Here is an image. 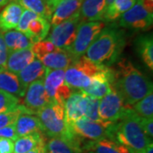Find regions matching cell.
<instances>
[{
  "label": "cell",
  "mask_w": 153,
  "mask_h": 153,
  "mask_svg": "<svg viewBox=\"0 0 153 153\" xmlns=\"http://www.w3.org/2000/svg\"><path fill=\"white\" fill-rule=\"evenodd\" d=\"M112 86L125 105H132L152 93V82L128 59L117 62Z\"/></svg>",
  "instance_id": "6da1fadb"
},
{
  "label": "cell",
  "mask_w": 153,
  "mask_h": 153,
  "mask_svg": "<svg viewBox=\"0 0 153 153\" xmlns=\"http://www.w3.org/2000/svg\"><path fill=\"white\" fill-rule=\"evenodd\" d=\"M124 44L123 31L114 26L105 27L87 49L85 56L95 64L110 67L119 59Z\"/></svg>",
  "instance_id": "7a4b0ae2"
},
{
  "label": "cell",
  "mask_w": 153,
  "mask_h": 153,
  "mask_svg": "<svg viewBox=\"0 0 153 153\" xmlns=\"http://www.w3.org/2000/svg\"><path fill=\"white\" fill-rule=\"evenodd\" d=\"M111 140L128 147L131 153L141 152L152 143L140 126V116L132 109L131 105L126 108L122 118L115 123Z\"/></svg>",
  "instance_id": "3957f363"
},
{
  "label": "cell",
  "mask_w": 153,
  "mask_h": 153,
  "mask_svg": "<svg viewBox=\"0 0 153 153\" xmlns=\"http://www.w3.org/2000/svg\"><path fill=\"white\" fill-rule=\"evenodd\" d=\"M113 69L95 64L85 55L74 60L65 70V80L72 90H82L102 79L113 80Z\"/></svg>",
  "instance_id": "277c9868"
},
{
  "label": "cell",
  "mask_w": 153,
  "mask_h": 153,
  "mask_svg": "<svg viewBox=\"0 0 153 153\" xmlns=\"http://www.w3.org/2000/svg\"><path fill=\"white\" fill-rule=\"evenodd\" d=\"M40 121L42 132L50 138H64L72 140L76 135L71 133L65 122L64 105L49 102L37 114Z\"/></svg>",
  "instance_id": "5b68a950"
},
{
  "label": "cell",
  "mask_w": 153,
  "mask_h": 153,
  "mask_svg": "<svg viewBox=\"0 0 153 153\" xmlns=\"http://www.w3.org/2000/svg\"><path fill=\"white\" fill-rule=\"evenodd\" d=\"M116 123L104 121L94 122L83 117L72 124L71 131L76 136L88 140H98L101 139L111 140Z\"/></svg>",
  "instance_id": "8992f818"
},
{
  "label": "cell",
  "mask_w": 153,
  "mask_h": 153,
  "mask_svg": "<svg viewBox=\"0 0 153 153\" xmlns=\"http://www.w3.org/2000/svg\"><path fill=\"white\" fill-rule=\"evenodd\" d=\"M44 82L49 102L64 105L66 99L72 92V89L67 85L65 80V70L46 68Z\"/></svg>",
  "instance_id": "52a82bcc"
},
{
  "label": "cell",
  "mask_w": 153,
  "mask_h": 153,
  "mask_svg": "<svg viewBox=\"0 0 153 153\" xmlns=\"http://www.w3.org/2000/svg\"><path fill=\"white\" fill-rule=\"evenodd\" d=\"M82 22L80 14H76L70 19L52 27L48 40L58 49L68 52L76 39L78 27Z\"/></svg>",
  "instance_id": "ba28073f"
},
{
  "label": "cell",
  "mask_w": 153,
  "mask_h": 153,
  "mask_svg": "<svg viewBox=\"0 0 153 153\" xmlns=\"http://www.w3.org/2000/svg\"><path fill=\"white\" fill-rule=\"evenodd\" d=\"M105 27V25L103 22H82L78 27L74 43L68 50L74 60H77L85 55L87 49Z\"/></svg>",
  "instance_id": "9c48e42d"
},
{
  "label": "cell",
  "mask_w": 153,
  "mask_h": 153,
  "mask_svg": "<svg viewBox=\"0 0 153 153\" xmlns=\"http://www.w3.org/2000/svg\"><path fill=\"white\" fill-rule=\"evenodd\" d=\"M152 13L144 8L140 0H137L135 4L119 18L118 24L127 29L146 31L152 27Z\"/></svg>",
  "instance_id": "30bf717a"
},
{
  "label": "cell",
  "mask_w": 153,
  "mask_h": 153,
  "mask_svg": "<svg viewBox=\"0 0 153 153\" xmlns=\"http://www.w3.org/2000/svg\"><path fill=\"white\" fill-rule=\"evenodd\" d=\"M128 106L130 105H125L120 95L115 90L114 88H112L109 93L100 100L99 117L100 120L104 122H118Z\"/></svg>",
  "instance_id": "8fae6325"
},
{
  "label": "cell",
  "mask_w": 153,
  "mask_h": 153,
  "mask_svg": "<svg viewBox=\"0 0 153 153\" xmlns=\"http://www.w3.org/2000/svg\"><path fill=\"white\" fill-rule=\"evenodd\" d=\"M22 105L27 114L37 115L38 112L49 103V99L44 88V78L32 82L27 88Z\"/></svg>",
  "instance_id": "7c38bea8"
},
{
  "label": "cell",
  "mask_w": 153,
  "mask_h": 153,
  "mask_svg": "<svg viewBox=\"0 0 153 153\" xmlns=\"http://www.w3.org/2000/svg\"><path fill=\"white\" fill-rule=\"evenodd\" d=\"M84 109L85 94L82 93L81 90H72L64 105L65 122L70 131L72 124L76 120L84 117Z\"/></svg>",
  "instance_id": "4fadbf2b"
},
{
  "label": "cell",
  "mask_w": 153,
  "mask_h": 153,
  "mask_svg": "<svg viewBox=\"0 0 153 153\" xmlns=\"http://www.w3.org/2000/svg\"><path fill=\"white\" fill-rule=\"evenodd\" d=\"M83 0H61L54 9L50 26L54 27L78 14Z\"/></svg>",
  "instance_id": "5bb4252c"
},
{
  "label": "cell",
  "mask_w": 153,
  "mask_h": 153,
  "mask_svg": "<svg viewBox=\"0 0 153 153\" xmlns=\"http://www.w3.org/2000/svg\"><path fill=\"white\" fill-rule=\"evenodd\" d=\"M82 140L79 137L72 140L50 138L46 145L47 153H83Z\"/></svg>",
  "instance_id": "9a60e30c"
},
{
  "label": "cell",
  "mask_w": 153,
  "mask_h": 153,
  "mask_svg": "<svg viewBox=\"0 0 153 153\" xmlns=\"http://www.w3.org/2000/svg\"><path fill=\"white\" fill-rule=\"evenodd\" d=\"M24 9L15 1H11L0 12V31L4 33L16 29Z\"/></svg>",
  "instance_id": "2e32d148"
},
{
  "label": "cell",
  "mask_w": 153,
  "mask_h": 153,
  "mask_svg": "<svg viewBox=\"0 0 153 153\" xmlns=\"http://www.w3.org/2000/svg\"><path fill=\"white\" fill-rule=\"evenodd\" d=\"M106 6L105 0H83L79 11L82 21L102 22Z\"/></svg>",
  "instance_id": "e0dca14e"
},
{
  "label": "cell",
  "mask_w": 153,
  "mask_h": 153,
  "mask_svg": "<svg viewBox=\"0 0 153 153\" xmlns=\"http://www.w3.org/2000/svg\"><path fill=\"white\" fill-rule=\"evenodd\" d=\"M35 59L36 57L33 54L31 47L27 49L11 52L7 60L6 70L17 75L30 63H32Z\"/></svg>",
  "instance_id": "ac0fdd59"
},
{
  "label": "cell",
  "mask_w": 153,
  "mask_h": 153,
  "mask_svg": "<svg viewBox=\"0 0 153 153\" xmlns=\"http://www.w3.org/2000/svg\"><path fill=\"white\" fill-rule=\"evenodd\" d=\"M82 150L93 153H131L128 148L110 139L89 140L82 146Z\"/></svg>",
  "instance_id": "d6986e66"
},
{
  "label": "cell",
  "mask_w": 153,
  "mask_h": 153,
  "mask_svg": "<svg viewBox=\"0 0 153 153\" xmlns=\"http://www.w3.org/2000/svg\"><path fill=\"white\" fill-rule=\"evenodd\" d=\"M38 60H40L46 68L55 69V70H58V69L66 70L75 60L69 52L60 49L56 51L44 55Z\"/></svg>",
  "instance_id": "ffe728a7"
},
{
  "label": "cell",
  "mask_w": 153,
  "mask_h": 153,
  "mask_svg": "<svg viewBox=\"0 0 153 153\" xmlns=\"http://www.w3.org/2000/svg\"><path fill=\"white\" fill-rule=\"evenodd\" d=\"M45 70L46 67L43 65V63L38 59H35L32 63L20 71L17 76L22 86L27 89L32 82L44 78Z\"/></svg>",
  "instance_id": "44dd1931"
},
{
  "label": "cell",
  "mask_w": 153,
  "mask_h": 153,
  "mask_svg": "<svg viewBox=\"0 0 153 153\" xmlns=\"http://www.w3.org/2000/svg\"><path fill=\"white\" fill-rule=\"evenodd\" d=\"M0 90L11 94L17 98H22L27 89L22 86L16 74L4 70L0 71Z\"/></svg>",
  "instance_id": "7402d4cb"
},
{
  "label": "cell",
  "mask_w": 153,
  "mask_h": 153,
  "mask_svg": "<svg viewBox=\"0 0 153 153\" xmlns=\"http://www.w3.org/2000/svg\"><path fill=\"white\" fill-rule=\"evenodd\" d=\"M17 138L42 132V127L38 117L35 115L21 114L15 123Z\"/></svg>",
  "instance_id": "603a6c76"
},
{
  "label": "cell",
  "mask_w": 153,
  "mask_h": 153,
  "mask_svg": "<svg viewBox=\"0 0 153 153\" xmlns=\"http://www.w3.org/2000/svg\"><path fill=\"white\" fill-rule=\"evenodd\" d=\"M22 6L24 10L35 13L38 16L50 22L54 12V7L48 0H13Z\"/></svg>",
  "instance_id": "cb8c5ba5"
},
{
  "label": "cell",
  "mask_w": 153,
  "mask_h": 153,
  "mask_svg": "<svg viewBox=\"0 0 153 153\" xmlns=\"http://www.w3.org/2000/svg\"><path fill=\"white\" fill-rule=\"evenodd\" d=\"M50 27L51 26L49 21L38 16L29 23L25 35L30 39L33 44H35L44 40V38L49 34Z\"/></svg>",
  "instance_id": "d4e9b609"
},
{
  "label": "cell",
  "mask_w": 153,
  "mask_h": 153,
  "mask_svg": "<svg viewBox=\"0 0 153 153\" xmlns=\"http://www.w3.org/2000/svg\"><path fill=\"white\" fill-rule=\"evenodd\" d=\"M137 0H113L106 7L103 21L112 22L119 19L125 12L129 10L135 4Z\"/></svg>",
  "instance_id": "484cf974"
},
{
  "label": "cell",
  "mask_w": 153,
  "mask_h": 153,
  "mask_svg": "<svg viewBox=\"0 0 153 153\" xmlns=\"http://www.w3.org/2000/svg\"><path fill=\"white\" fill-rule=\"evenodd\" d=\"M3 34L7 49L10 53L16 50L27 49L32 47L33 44L25 34L18 32L16 30L4 32Z\"/></svg>",
  "instance_id": "4316f807"
},
{
  "label": "cell",
  "mask_w": 153,
  "mask_h": 153,
  "mask_svg": "<svg viewBox=\"0 0 153 153\" xmlns=\"http://www.w3.org/2000/svg\"><path fill=\"white\" fill-rule=\"evenodd\" d=\"M46 138L43 132L33 133L19 137L14 141V153H27L37 146L38 143Z\"/></svg>",
  "instance_id": "83f0119b"
},
{
  "label": "cell",
  "mask_w": 153,
  "mask_h": 153,
  "mask_svg": "<svg viewBox=\"0 0 153 153\" xmlns=\"http://www.w3.org/2000/svg\"><path fill=\"white\" fill-rule=\"evenodd\" d=\"M136 50L144 63L153 70V40L152 35L141 36L137 39Z\"/></svg>",
  "instance_id": "f1b7e54d"
},
{
  "label": "cell",
  "mask_w": 153,
  "mask_h": 153,
  "mask_svg": "<svg viewBox=\"0 0 153 153\" xmlns=\"http://www.w3.org/2000/svg\"><path fill=\"white\" fill-rule=\"evenodd\" d=\"M112 82L111 79H102L93 82L90 86L81 90L82 93L91 96L93 98L100 100L109 93L112 89Z\"/></svg>",
  "instance_id": "f546056e"
},
{
  "label": "cell",
  "mask_w": 153,
  "mask_h": 153,
  "mask_svg": "<svg viewBox=\"0 0 153 153\" xmlns=\"http://www.w3.org/2000/svg\"><path fill=\"white\" fill-rule=\"evenodd\" d=\"M137 114L142 117H153V94L152 93L148 94L136 103L131 105Z\"/></svg>",
  "instance_id": "4dcf8cb0"
},
{
  "label": "cell",
  "mask_w": 153,
  "mask_h": 153,
  "mask_svg": "<svg viewBox=\"0 0 153 153\" xmlns=\"http://www.w3.org/2000/svg\"><path fill=\"white\" fill-rule=\"evenodd\" d=\"M99 102L100 100L85 94L84 117L94 122H102L99 117Z\"/></svg>",
  "instance_id": "1f68e13d"
},
{
  "label": "cell",
  "mask_w": 153,
  "mask_h": 153,
  "mask_svg": "<svg viewBox=\"0 0 153 153\" xmlns=\"http://www.w3.org/2000/svg\"><path fill=\"white\" fill-rule=\"evenodd\" d=\"M21 114H27L25 107L22 104H19L12 111H7L0 114V128L14 124L17 117Z\"/></svg>",
  "instance_id": "d6a6232c"
},
{
  "label": "cell",
  "mask_w": 153,
  "mask_h": 153,
  "mask_svg": "<svg viewBox=\"0 0 153 153\" xmlns=\"http://www.w3.org/2000/svg\"><path fill=\"white\" fill-rule=\"evenodd\" d=\"M20 104V99L13 94L0 90V114L14 110Z\"/></svg>",
  "instance_id": "836d02e7"
},
{
  "label": "cell",
  "mask_w": 153,
  "mask_h": 153,
  "mask_svg": "<svg viewBox=\"0 0 153 153\" xmlns=\"http://www.w3.org/2000/svg\"><path fill=\"white\" fill-rule=\"evenodd\" d=\"M31 49L33 50L35 57H37V59H39L40 57H42L44 55L59 49L48 39L47 40H42L40 42L33 44L31 47Z\"/></svg>",
  "instance_id": "e575fe53"
},
{
  "label": "cell",
  "mask_w": 153,
  "mask_h": 153,
  "mask_svg": "<svg viewBox=\"0 0 153 153\" xmlns=\"http://www.w3.org/2000/svg\"><path fill=\"white\" fill-rule=\"evenodd\" d=\"M38 16V15H36L35 13H33L32 11L27 10H24L22 16L20 18L19 23H18L16 28V31L21 32L23 34H26L29 23Z\"/></svg>",
  "instance_id": "d590c367"
},
{
  "label": "cell",
  "mask_w": 153,
  "mask_h": 153,
  "mask_svg": "<svg viewBox=\"0 0 153 153\" xmlns=\"http://www.w3.org/2000/svg\"><path fill=\"white\" fill-rule=\"evenodd\" d=\"M10 55V52L7 49L3 32L0 31V68L2 70H6V63Z\"/></svg>",
  "instance_id": "8d00e7d4"
},
{
  "label": "cell",
  "mask_w": 153,
  "mask_h": 153,
  "mask_svg": "<svg viewBox=\"0 0 153 153\" xmlns=\"http://www.w3.org/2000/svg\"><path fill=\"white\" fill-rule=\"evenodd\" d=\"M140 123L144 132L150 139L153 137V117H140Z\"/></svg>",
  "instance_id": "74e56055"
},
{
  "label": "cell",
  "mask_w": 153,
  "mask_h": 153,
  "mask_svg": "<svg viewBox=\"0 0 153 153\" xmlns=\"http://www.w3.org/2000/svg\"><path fill=\"white\" fill-rule=\"evenodd\" d=\"M8 138L12 140H16L17 139L16 133V128H15V123L11 124L10 126L4 127L3 128H0V138Z\"/></svg>",
  "instance_id": "f35d334b"
},
{
  "label": "cell",
  "mask_w": 153,
  "mask_h": 153,
  "mask_svg": "<svg viewBox=\"0 0 153 153\" xmlns=\"http://www.w3.org/2000/svg\"><path fill=\"white\" fill-rule=\"evenodd\" d=\"M14 152V140L8 138H0V153Z\"/></svg>",
  "instance_id": "ab89813d"
},
{
  "label": "cell",
  "mask_w": 153,
  "mask_h": 153,
  "mask_svg": "<svg viewBox=\"0 0 153 153\" xmlns=\"http://www.w3.org/2000/svg\"><path fill=\"white\" fill-rule=\"evenodd\" d=\"M47 141H48V140H47V138H45L42 141L38 143L37 146H35L33 150L29 151L27 153H47V147H46Z\"/></svg>",
  "instance_id": "60d3db41"
},
{
  "label": "cell",
  "mask_w": 153,
  "mask_h": 153,
  "mask_svg": "<svg viewBox=\"0 0 153 153\" xmlns=\"http://www.w3.org/2000/svg\"><path fill=\"white\" fill-rule=\"evenodd\" d=\"M136 153H153V144L152 143H151V144L148 145L145 148L143 151Z\"/></svg>",
  "instance_id": "b9f144b4"
},
{
  "label": "cell",
  "mask_w": 153,
  "mask_h": 153,
  "mask_svg": "<svg viewBox=\"0 0 153 153\" xmlns=\"http://www.w3.org/2000/svg\"><path fill=\"white\" fill-rule=\"evenodd\" d=\"M48 1L50 3V4L54 7V9H55V7L56 6V4H57L59 2H60L61 0H48Z\"/></svg>",
  "instance_id": "7bdbcfd3"
},
{
  "label": "cell",
  "mask_w": 153,
  "mask_h": 153,
  "mask_svg": "<svg viewBox=\"0 0 153 153\" xmlns=\"http://www.w3.org/2000/svg\"><path fill=\"white\" fill-rule=\"evenodd\" d=\"M10 1V0H0V9H1L2 7H4V5H6Z\"/></svg>",
  "instance_id": "ee69618b"
},
{
  "label": "cell",
  "mask_w": 153,
  "mask_h": 153,
  "mask_svg": "<svg viewBox=\"0 0 153 153\" xmlns=\"http://www.w3.org/2000/svg\"><path fill=\"white\" fill-rule=\"evenodd\" d=\"M105 1H106V5L108 6L110 4H111V3L112 1H113V0H105ZM107 6H106V7H107Z\"/></svg>",
  "instance_id": "f6af8a7d"
},
{
  "label": "cell",
  "mask_w": 153,
  "mask_h": 153,
  "mask_svg": "<svg viewBox=\"0 0 153 153\" xmlns=\"http://www.w3.org/2000/svg\"><path fill=\"white\" fill-rule=\"evenodd\" d=\"M86 153H93V152H86Z\"/></svg>",
  "instance_id": "bcb514c9"
},
{
  "label": "cell",
  "mask_w": 153,
  "mask_h": 153,
  "mask_svg": "<svg viewBox=\"0 0 153 153\" xmlns=\"http://www.w3.org/2000/svg\"><path fill=\"white\" fill-rule=\"evenodd\" d=\"M4 71V70H2V69L0 68V71Z\"/></svg>",
  "instance_id": "7dc6e473"
}]
</instances>
